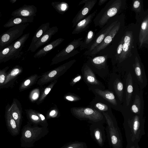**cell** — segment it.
<instances>
[{
    "instance_id": "cell-1",
    "label": "cell",
    "mask_w": 148,
    "mask_h": 148,
    "mask_svg": "<svg viewBox=\"0 0 148 148\" xmlns=\"http://www.w3.org/2000/svg\"><path fill=\"white\" fill-rule=\"evenodd\" d=\"M138 27L135 23L125 25L122 51L115 65L113 72L122 76L127 71L132 69L135 58L138 53L137 48Z\"/></svg>"
},
{
    "instance_id": "cell-2",
    "label": "cell",
    "mask_w": 148,
    "mask_h": 148,
    "mask_svg": "<svg viewBox=\"0 0 148 148\" xmlns=\"http://www.w3.org/2000/svg\"><path fill=\"white\" fill-rule=\"evenodd\" d=\"M127 8L126 0H109L94 18L95 26L101 28L111 18L123 13Z\"/></svg>"
},
{
    "instance_id": "cell-3",
    "label": "cell",
    "mask_w": 148,
    "mask_h": 148,
    "mask_svg": "<svg viewBox=\"0 0 148 148\" xmlns=\"http://www.w3.org/2000/svg\"><path fill=\"white\" fill-rule=\"evenodd\" d=\"M121 112L124 117L125 124L131 129L132 141H138L141 136V128H143L145 122L143 116L133 114L123 107Z\"/></svg>"
},
{
    "instance_id": "cell-4",
    "label": "cell",
    "mask_w": 148,
    "mask_h": 148,
    "mask_svg": "<svg viewBox=\"0 0 148 148\" xmlns=\"http://www.w3.org/2000/svg\"><path fill=\"white\" fill-rule=\"evenodd\" d=\"M123 80L125 96L123 107L128 108L134 99L136 93L140 89L134 76L132 69L126 71L121 76Z\"/></svg>"
},
{
    "instance_id": "cell-5",
    "label": "cell",
    "mask_w": 148,
    "mask_h": 148,
    "mask_svg": "<svg viewBox=\"0 0 148 148\" xmlns=\"http://www.w3.org/2000/svg\"><path fill=\"white\" fill-rule=\"evenodd\" d=\"M87 58L88 60L86 63L93 72L104 80L107 79L110 74L107 64L108 56H88Z\"/></svg>"
},
{
    "instance_id": "cell-6",
    "label": "cell",
    "mask_w": 148,
    "mask_h": 148,
    "mask_svg": "<svg viewBox=\"0 0 148 148\" xmlns=\"http://www.w3.org/2000/svg\"><path fill=\"white\" fill-rule=\"evenodd\" d=\"M125 15L124 13L119 20L105 37L102 42L87 56L93 57L96 56L99 52L110 44L119 32L125 26Z\"/></svg>"
},
{
    "instance_id": "cell-7",
    "label": "cell",
    "mask_w": 148,
    "mask_h": 148,
    "mask_svg": "<svg viewBox=\"0 0 148 148\" xmlns=\"http://www.w3.org/2000/svg\"><path fill=\"white\" fill-rule=\"evenodd\" d=\"M138 27L137 46L139 49L148 47V9L140 14L135 16Z\"/></svg>"
},
{
    "instance_id": "cell-8",
    "label": "cell",
    "mask_w": 148,
    "mask_h": 148,
    "mask_svg": "<svg viewBox=\"0 0 148 148\" xmlns=\"http://www.w3.org/2000/svg\"><path fill=\"white\" fill-rule=\"evenodd\" d=\"M29 25V23L17 25L10 27L2 34L0 36V52L19 38Z\"/></svg>"
},
{
    "instance_id": "cell-9",
    "label": "cell",
    "mask_w": 148,
    "mask_h": 148,
    "mask_svg": "<svg viewBox=\"0 0 148 148\" xmlns=\"http://www.w3.org/2000/svg\"><path fill=\"white\" fill-rule=\"evenodd\" d=\"M108 124L109 133L111 144L113 148H122V137L118 127L116 119L112 112L108 114L102 113Z\"/></svg>"
},
{
    "instance_id": "cell-10",
    "label": "cell",
    "mask_w": 148,
    "mask_h": 148,
    "mask_svg": "<svg viewBox=\"0 0 148 148\" xmlns=\"http://www.w3.org/2000/svg\"><path fill=\"white\" fill-rule=\"evenodd\" d=\"M83 38L81 37L74 39L55 56L52 59L50 65L57 64L79 53V51L76 49L82 44Z\"/></svg>"
},
{
    "instance_id": "cell-11",
    "label": "cell",
    "mask_w": 148,
    "mask_h": 148,
    "mask_svg": "<svg viewBox=\"0 0 148 148\" xmlns=\"http://www.w3.org/2000/svg\"><path fill=\"white\" fill-rule=\"evenodd\" d=\"M74 59L45 73L38 80L37 84L42 85L52 82L64 74L75 62Z\"/></svg>"
},
{
    "instance_id": "cell-12",
    "label": "cell",
    "mask_w": 148,
    "mask_h": 148,
    "mask_svg": "<svg viewBox=\"0 0 148 148\" xmlns=\"http://www.w3.org/2000/svg\"><path fill=\"white\" fill-rule=\"evenodd\" d=\"M124 13L111 18L107 23L95 35L90 47L86 50L84 55L87 56L92 51L102 42L105 37L116 25Z\"/></svg>"
},
{
    "instance_id": "cell-13",
    "label": "cell",
    "mask_w": 148,
    "mask_h": 148,
    "mask_svg": "<svg viewBox=\"0 0 148 148\" xmlns=\"http://www.w3.org/2000/svg\"><path fill=\"white\" fill-rule=\"evenodd\" d=\"M108 90L112 92L123 105L125 96L123 80L121 75L113 72L110 73L108 78Z\"/></svg>"
},
{
    "instance_id": "cell-14",
    "label": "cell",
    "mask_w": 148,
    "mask_h": 148,
    "mask_svg": "<svg viewBox=\"0 0 148 148\" xmlns=\"http://www.w3.org/2000/svg\"><path fill=\"white\" fill-rule=\"evenodd\" d=\"M71 111L77 116L89 119L93 123H102L105 120L101 113L89 106L73 108Z\"/></svg>"
},
{
    "instance_id": "cell-15",
    "label": "cell",
    "mask_w": 148,
    "mask_h": 148,
    "mask_svg": "<svg viewBox=\"0 0 148 148\" xmlns=\"http://www.w3.org/2000/svg\"><path fill=\"white\" fill-rule=\"evenodd\" d=\"M88 89L93 93L95 96L99 97L108 102L112 108L120 112L122 110V104L112 92L108 89L103 90L94 88H89Z\"/></svg>"
},
{
    "instance_id": "cell-16",
    "label": "cell",
    "mask_w": 148,
    "mask_h": 148,
    "mask_svg": "<svg viewBox=\"0 0 148 148\" xmlns=\"http://www.w3.org/2000/svg\"><path fill=\"white\" fill-rule=\"evenodd\" d=\"M132 69L134 76L140 89L143 90L147 84V79L144 65L138 53L135 56Z\"/></svg>"
},
{
    "instance_id": "cell-17",
    "label": "cell",
    "mask_w": 148,
    "mask_h": 148,
    "mask_svg": "<svg viewBox=\"0 0 148 148\" xmlns=\"http://www.w3.org/2000/svg\"><path fill=\"white\" fill-rule=\"evenodd\" d=\"M81 71L84 81L88 88H97L103 90L105 89L104 84L97 78L95 74L86 62L83 65Z\"/></svg>"
},
{
    "instance_id": "cell-18",
    "label": "cell",
    "mask_w": 148,
    "mask_h": 148,
    "mask_svg": "<svg viewBox=\"0 0 148 148\" xmlns=\"http://www.w3.org/2000/svg\"><path fill=\"white\" fill-rule=\"evenodd\" d=\"M97 1V0H82L79 3V5L83 3L84 4L73 18L72 21L73 28L75 27L78 22L89 15Z\"/></svg>"
},
{
    "instance_id": "cell-19",
    "label": "cell",
    "mask_w": 148,
    "mask_h": 148,
    "mask_svg": "<svg viewBox=\"0 0 148 148\" xmlns=\"http://www.w3.org/2000/svg\"><path fill=\"white\" fill-rule=\"evenodd\" d=\"M143 95V91L142 89H140L136 93L130 107L128 108H127L131 113L143 116L144 101Z\"/></svg>"
},
{
    "instance_id": "cell-20",
    "label": "cell",
    "mask_w": 148,
    "mask_h": 148,
    "mask_svg": "<svg viewBox=\"0 0 148 148\" xmlns=\"http://www.w3.org/2000/svg\"><path fill=\"white\" fill-rule=\"evenodd\" d=\"M30 33L25 34L13 42L12 47L4 62H6L18 56L22 50L25 43L29 37Z\"/></svg>"
},
{
    "instance_id": "cell-21",
    "label": "cell",
    "mask_w": 148,
    "mask_h": 148,
    "mask_svg": "<svg viewBox=\"0 0 148 148\" xmlns=\"http://www.w3.org/2000/svg\"><path fill=\"white\" fill-rule=\"evenodd\" d=\"M88 106L101 113L104 112L109 114L112 112L110 105L103 99L97 96H95Z\"/></svg>"
},
{
    "instance_id": "cell-22",
    "label": "cell",
    "mask_w": 148,
    "mask_h": 148,
    "mask_svg": "<svg viewBox=\"0 0 148 148\" xmlns=\"http://www.w3.org/2000/svg\"><path fill=\"white\" fill-rule=\"evenodd\" d=\"M37 8L34 5L24 4L11 13L13 17H34L36 15Z\"/></svg>"
},
{
    "instance_id": "cell-23",
    "label": "cell",
    "mask_w": 148,
    "mask_h": 148,
    "mask_svg": "<svg viewBox=\"0 0 148 148\" xmlns=\"http://www.w3.org/2000/svg\"><path fill=\"white\" fill-rule=\"evenodd\" d=\"M58 30V29L56 26L49 27L48 30L38 40L30 51L34 52L39 47L48 43L52 36L57 33Z\"/></svg>"
},
{
    "instance_id": "cell-24",
    "label": "cell",
    "mask_w": 148,
    "mask_h": 148,
    "mask_svg": "<svg viewBox=\"0 0 148 148\" xmlns=\"http://www.w3.org/2000/svg\"><path fill=\"white\" fill-rule=\"evenodd\" d=\"M97 10H96L92 13L78 22L74 27L72 34H78L88 29L97 14Z\"/></svg>"
},
{
    "instance_id": "cell-25",
    "label": "cell",
    "mask_w": 148,
    "mask_h": 148,
    "mask_svg": "<svg viewBox=\"0 0 148 148\" xmlns=\"http://www.w3.org/2000/svg\"><path fill=\"white\" fill-rule=\"evenodd\" d=\"M64 39L60 38L51 42L39 50L34 56L35 58H40L45 56L49 52L58 47Z\"/></svg>"
},
{
    "instance_id": "cell-26",
    "label": "cell",
    "mask_w": 148,
    "mask_h": 148,
    "mask_svg": "<svg viewBox=\"0 0 148 148\" xmlns=\"http://www.w3.org/2000/svg\"><path fill=\"white\" fill-rule=\"evenodd\" d=\"M34 17H13L3 25V27L10 28L18 25L32 23L34 22Z\"/></svg>"
},
{
    "instance_id": "cell-27",
    "label": "cell",
    "mask_w": 148,
    "mask_h": 148,
    "mask_svg": "<svg viewBox=\"0 0 148 148\" xmlns=\"http://www.w3.org/2000/svg\"><path fill=\"white\" fill-rule=\"evenodd\" d=\"M5 120L7 129L11 134L15 136L19 134L20 128L10 114L7 111L6 114Z\"/></svg>"
},
{
    "instance_id": "cell-28",
    "label": "cell",
    "mask_w": 148,
    "mask_h": 148,
    "mask_svg": "<svg viewBox=\"0 0 148 148\" xmlns=\"http://www.w3.org/2000/svg\"><path fill=\"white\" fill-rule=\"evenodd\" d=\"M49 23L47 22L42 24L38 28L33 36L27 51H30L38 40L48 30L49 28Z\"/></svg>"
},
{
    "instance_id": "cell-29",
    "label": "cell",
    "mask_w": 148,
    "mask_h": 148,
    "mask_svg": "<svg viewBox=\"0 0 148 148\" xmlns=\"http://www.w3.org/2000/svg\"><path fill=\"white\" fill-rule=\"evenodd\" d=\"M8 111L15 120L18 127L20 126L22 121L21 112L16 103L13 101V103Z\"/></svg>"
},
{
    "instance_id": "cell-30",
    "label": "cell",
    "mask_w": 148,
    "mask_h": 148,
    "mask_svg": "<svg viewBox=\"0 0 148 148\" xmlns=\"http://www.w3.org/2000/svg\"><path fill=\"white\" fill-rule=\"evenodd\" d=\"M95 34L93 30H89L84 40L80 47V51L88 49L91 46Z\"/></svg>"
},
{
    "instance_id": "cell-31",
    "label": "cell",
    "mask_w": 148,
    "mask_h": 148,
    "mask_svg": "<svg viewBox=\"0 0 148 148\" xmlns=\"http://www.w3.org/2000/svg\"><path fill=\"white\" fill-rule=\"evenodd\" d=\"M39 78V76L36 74L27 78L21 84L19 88L20 91H21L29 88L37 82Z\"/></svg>"
},
{
    "instance_id": "cell-32",
    "label": "cell",
    "mask_w": 148,
    "mask_h": 148,
    "mask_svg": "<svg viewBox=\"0 0 148 148\" xmlns=\"http://www.w3.org/2000/svg\"><path fill=\"white\" fill-rule=\"evenodd\" d=\"M100 123H93L95 127L94 130V136L95 140L99 146L102 147L103 146L104 142V139L102 131L99 127Z\"/></svg>"
},
{
    "instance_id": "cell-33",
    "label": "cell",
    "mask_w": 148,
    "mask_h": 148,
    "mask_svg": "<svg viewBox=\"0 0 148 148\" xmlns=\"http://www.w3.org/2000/svg\"><path fill=\"white\" fill-rule=\"evenodd\" d=\"M51 5L56 11L60 14H64L68 10V4L64 1H54L51 3Z\"/></svg>"
},
{
    "instance_id": "cell-34",
    "label": "cell",
    "mask_w": 148,
    "mask_h": 148,
    "mask_svg": "<svg viewBox=\"0 0 148 148\" xmlns=\"http://www.w3.org/2000/svg\"><path fill=\"white\" fill-rule=\"evenodd\" d=\"M23 71L22 67L18 65L15 66L6 76L4 85L8 83L21 73Z\"/></svg>"
},
{
    "instance_id": "cell-35",
    "label": "cell",
    "mask_w": 148,
    "mask_h": 148,
    "mask_svg": "<svg viewBox=\"0 0 148 148\" xmlns=\"http://www.w3.org/2000/svg\"><path fill=\"white\" fill-rule=\"evenodd\" d=\"M131 8L132 10L135 12V16L139 15L145 11L142 0H133Z\"/></svg>"
},
{
    "instance_id": "cell-36",
    "label": "cell",
    "mask_w": 148,
    "mask_h": 148,
    "mask_svg": "<svg viewBox=\"0 0 148 148\" xmlns=\"http://www.w3.org/2000/svg\"><path fill=\"white\" fill-rule=\"evenodd\" d=\"M57 79L52 82L51 83L46 87L42 92L39 99L37 102L38 105L41 103L46 98L47 96L50 92L55 84L57 82Z\"/></svg>"
},
{
    "instance_id": "cell-37",
    "label": "cell",
    "mask_w": 148,
    "mask_h": 148,
    "mask_svg": "<svg viewBox=\"0 0 148 148\" xmlns=\"http://www.w3.org/2000/svg\"><path fill=\"white\" fill-rule=\"evenodd\" d=\"M13 44L12 43L8 47L5 48L0 52V63L4 62L8 54L10 51Z\"/></svg>"
},
{
    "instance_id": "cell-38",
    "label": "cell",
    "mask_w": 148,
    "mask_h": 148,
    "mask_svg": "<svg viewBox=\"0 0 148 148\" xmlns=\"http://www.w3.org/2000/svg\"><path fill=\"white\" fill-rule=\"evenodd\" d=\"M8 68V67H6L3 69L0 70V86L4 85L7 75L6 71Z\"/></svg>"
},
{
    "instance_id": "cell-39",
    "label": "cell",
    "mask_w": 148,
    "mask_h": 148,
    "mask_svg": "<svg viewBox=\"0 0 148 148\" xmlns=\"http://www.w3.org/2000/svg\"><path fill=\"white\" fill-rule=\"evenodd\" d=\"M40 92L38 89H34L31 92L29 97L31 101H34L38 99L40 95Z\"/></svg>"
},
{
    "instance_id": "cell-40",
    "label": "cell",
    "mask_w": 148,
    "mask_h": 148,
    "mask_svg": "<svg viewBox=\"0 0 148 148\" xmlns=\"http://www.w3.org/2000/svg\"><path fill=\"white\" fill-rule=\"evenodd\" d=\"M64 97L66 100L71 101H78L81 99L80 98L77 96L71 95H66Z\"/></svg>"
},
{
    "instance_id": "cell-41",
    "label": "cell",
    "mask_w": 148,
    "mask_h": 148,
    "mask_svg": "<svg viewBox=\"0 0 148 148\" xmlns=\"http://www.w3.org/2000/svg\"><path fill=\"white\" fill-rule=\"evenodd\" d=\"M82 77L81 75H79L77 76L72 79L70 83V85L72 86H73L76 83L80 81Z\"/></svg>"
},
{
    "instance_id": "cell-42",
    "label": "cell",
    "mask_w": 148,
    "mask_h": 148,
    "mask_svg": "<svg viewBox=\"0 0 148 148\" xmlns=\"http://www.w3.org/2000/svg\"><path fill=\"white\" fill-rule=\"evenodd\" d=\"M57 110L56 109L51 110L49 113V116H52L55 115L57 112Z\"/></svg>"
},
{
    "instance_id": "cell-43",
    "label": "cell",
    "mask_w": 148,
    "mask_h": 148,
    "mask_svg": "<svg viewBox=\"0 0 148 148\" xmlns=\"http://www.w3.org/2000/svg\"><path fill=\"white\" fill-rule=\"evenodd\" d=\"M107 1H108V0H99L98 3V5L101 6Z\"/></svg>"
},
{
    "instance_id": "cell-44",
    "label": "cell",
    "mask_w": 148,
    "mask_h": 148,
    "mask_svg": "<svg viewBox=\"0 0 148 148\" xmlns=\"http://www.w3.org/2000/svg\"><path fill=\"white\" fill-rule=\"evenodd\" d=\"M16 1L17 0H10V2L12 3L13 4L16 2Z\"/></svg>"
},
{
    "instance_id": "cell-45",
    "label": "cell",
    "mask_w": 148,
    "mask_h": 148,
    "mask_svg": "<svg viewBox=\"0 0 148 148\" xmlns=\"http://www.w3.org/2000/svg\"><path fill=\"white\" fill-rule=\"evenodd\" d=\"M130 148H136L135 145H133Z\"/></svg>"
},
{
    "instance_id": "cell-46",
    "label": "cell",
    "mask_w": 148,
    "mask_h": 148,
    "mask_svg": "<svg viewBox=\"0 0 148 148\" xmlns=\"http://www.w3.org/2000/svg\"><path fill=\"white\" fill-rule=\"evenodd\" d=\"M136 148H140L138 144L136 145Z\"/></svg>"
},
{
    "instance_id": "cell-47",
    "label": "cell",
    "mask_w": 148,
    "mask_h": 148,
    "mask_svg": "<svg viewBox=\"0 0 148 148\" xmlns=\"http://www.w3.org/2000/svg\"><path fill=\"white\" fill-rule=\"evenodd\" d=\"M68 148H73V147H68Z\"/></svg>"
},
{
    "instance_id": "cell-48",
    "label": "cell",
    "mask_w": 148,
    "mask_h": 148,
    "mask_svg": "<svg viewBox=\"0 0 148 148\" xmlns=\"http://www.w3.org/2000/svg\"><path fill=\"white\" fill-rule=\"evenodd\" d=\"M1 12L0 11V16H1Z\"/></svg>"
}]
</instances>
